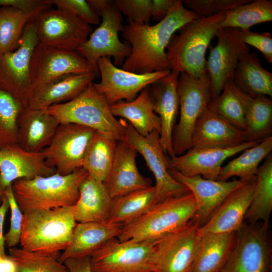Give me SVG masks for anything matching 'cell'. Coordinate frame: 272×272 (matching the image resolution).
<instances>
[{"mask_svg":"<svg viewBox=\"0 0 272 272\" xmlns=\"http://www.w3.org/2000/svg\"><path fill=\"white\" fill-rule=\"evenodd\" d=\"M196 206L192 193L168 196L139 218L123 225L117 239L136 241L156 240L187 224L195 216Z\"/></svg>","mask_w":272,"mask_h":272,"instance_id":"5b68a950","label":"cell"},{"mask_svg":"<svg viewBox=\"0 0 272 272\" xmlns=\"http://www.w3.org/2000/svg\"><path fill=\"white\" fill-rule=\"evenodd\" d=\"M179 75L171 72L169 75L161 78L149 87L153 110L160 119V144L164 153L170 158L175 156L172 146V132L179 112L177 91Z\"/></svg>","mask_w":272,"mask_h":272,"instance_id":"7402d4cb","label":"cell"},{"mask_svg":"<svg viewBox=\"0 0 272 272\" xmlns=\"http://www.w3.org/2000/svg\"><path fill=\"white\" fill-rule=\"evenodd\" d=\"M96 131L74 123L59 124L49 145L41 152L46 164L62 175L83 168Z\"/></svg>","mask_w":272,"mask_h":272,"instance_id":"7c38bea8","label":"cell"},{"mask_svg":"<svg viewBox=\"0 0 272 272\" xmlns=\"http://www.w3.org/2000/svg\"><path fill=\"white\" fill-rule=\"evenodd\" d=\"M255 184V180L247 182L231 192L208 221L199 227V234L228 233L239 230L244 224Z\"/></svg>","mask_w":272,"mask_h":272,"instance_id":"d4e9b609","label":"cell"},{"mask_svg":"<svg viewBox=\"0 0 272 272\" xmlns=\"http://www.w3.org/2000/svg\"><path fill=\"white\" fill-rule=\"evenodd\" d=\"M159 202L154 185L112 198L107 222L123 226L142 216Z\"/></svg>","mask_w":272,"mask_h":272,"instance_id":"836d02e7","label":"cell"},{"mask_svg":"<svg viewBox=\"0 0 272 272\" xmlns=\"http://www.w3.org/2000/svg\"><path fill=\"white\" fill-rule=\"evenodd\" d=\"M90 72L95 73L76 50L57 49L38 42L32 54L29 77L34 91L64 75Z\"/></svg>","mask_w":272,"mask_h":272,"instance_id":"e0dca14e","label":"cell"},{"mask_svg":"<svg viewBox=\"0 0 272 272\" xmlns=\"http://www.w3.org/2000/svg\"><path fill=\"white\" fill-rule=\"evenodd\" d=\"M267 228L261 223L245 224L236 233L234 246L220 272H270Z\"/></svg>","mask_w":272,"mask_h":272,"instance_id":"4fadbf2b","label":"cell"},{"mask_svg":"<svg viewBox=\"0 0 272 272\" xmlns=\"http://www.w3.org/2000/svg\"><path fill=\"white\" fill-rule=\"evenodd\" d=\"M0 272H17L16 264L9 255L0 254Z\"/></svg>","mask_w":272,"mask_h":272,"instance_id":"f5cc1de1","label":"cell"},{"mask_svg":"<svg viewBox=\"0 0 272 272\" xmlns=\"http://www.w3.org/2000/svg\"><path fill=\"white\" fill-rule=\"evenodd\" d=\"M240 35L245 44L256 48L268 63L272 62V37L269 32L257 33L240 29Z\"/></svg>","mask_w":272,"mask_h":272,"instance_id":"c3c4849f","label":"cell"},{"mask_svg":"<svg viewBox=\"0 0 272 272\" xmlns=\"http://www.w3.org/2000/svg\"><path fill=\"white\" fill-rule=\"evenodd\" d=\"M52 0H0V7L11 6L21 11L29 21H35L45 10L51 8Z\"/></svg>","mask_w":272,"mask_h":272,"instance_id":"7dc6e473","label":"cell"},{"mask_svg":"<svg viewBox=\"0 0 272 272\" xmlns=\"http://www.w3.org/2000/svg\"><path fill=\"white\" fill-rule=\"evenodd\" d=\"M149 87L143 89L131 101H121L110 105L113 115L129 121L140 134L147 136L153 131L160 133L161 123L153 108L150 96Z\"/></svg>","mask_w":272,"mask_h":272,"instance_id":"f546056e","label":"cell"},{"mask_svg":"<svg viewBox=\"0 0 272 272\" xmlns=\"http://www.w3.org/2000/svg\"><path fill=\"white\" fill-rule=\"evenodd\" d=\"M216 37L217 43L214 47L211 46L206 63V70L211 79L213 98L220 95L227 82L232 81L240 57L250 51L249 46L240 37L239 29L219 27Z\"/></svg>","mask_w":272,"mask_h":272,"instance_id":"ac0fdd59","label":"cell"},{"mask_svg":"<svg viewBox=\"0 0 272 272\" xmlns=\"http://www.w3.org/2000/svg\"><path fill=\"white\" fill-rule=\"evenodd\" d=\"M152 18L160 22L163 20L176 5L178 0H151Z\"/></svg>","mask_w":272,"mask_h":272,"instance_id":"681fc988","label":"cell"},{"mask_svg":"<svg viewBox=\"0 0 272 272\" xmlns=\"http://www.w3.org/2000/svg\"><path fill=\"white\" fill-rule=\"evenodd\" d=\"M256 52L248 51L240 58L232 81L236 86L252 97L272 96V73L264 69Z\"/></svg>","mask_w":272,"mask_h":272,"instance_id":"1f68e13d","label":"cell"},{"mask_svg":"<svg viewBox=\"0 0 272 272\" xmlns=\"http://www.w3.org/2000/svg\"><path fill=\"white\" fill-rule=\"evenodd\" d=\"M260 141H248L238 146L227 148H190L183 154L168 159L172 168L182 175H200L217 180L223 162L228 158L252 147Z\"/></svg>","mask_w":272,"mask_h":272,"instance_id":"d6986e66","label":"cell"},{"mask_svg":"<svg viewBox=\"0 0 272 272\" xmlns=\"http://www.w3.org/2000/svg\"><path fill=\"white\" fill-rule=\"evenodd\" d=\"M96 77L94 72L59 77L34 90L26 108L47 109L52 105L71 101L81 94Z\"/></svg>","mask_w":272,"mask_h":272,"instance_id":"83f0119b","label":"cell"},{"mask_svg":"<svg viewBox=\"0 0 272 272\" xmlns=\"http://www.w3.org/2000/svg\"><path fill=\"white\" fill-rule=\"evenodd\" d=\"M79 192V198L74 206L76 221L107 222L112 198L104 182L88 174Z\"/></svg>","mask_w":272,"mask_h":272,"instance_id":"f1b7e54d","label":"cell"},{"mask_svg":"<svg viewBox=\"0 0 272 272\" xmlns=\"http://www.w3.org/2000/svg\"><path fill=\"white\" fill-rule=\"evenodd\" d=\"M271 21V1L254 0L226 12L219 27L249 30L254 25Z\"/></svg>","mask_w":272,"mask_h":272,"instance_id":"74e56055","label":"cell"},{"mask_svg":"<svg viewBox=\"0 0 272 272\" xmlns=\"http://www.w3.org/2000/svg\"><path fill=\"white\" fill-rule=\"evenodd\" d=\"M123 141L143 156L153 173L159 202L168 196L189 190L170 174L171 166L161 147L159 132L153 131L147 136H143L126 122Z\"/></svg>","mask_w":272,"mask_h":272,"instance_id":"9a60e30c","label":"cell"},{"mask_svg":"<svg viewBox=\"0 0 272 272\" xmlns=\"http://www.w3.org/2000/svg\"><path fill=\"white\" fill-rule=\"evenodd\" d=\"M38 42L36 21H29L18 48L0 53V89L12 95L24 108L27 107L33 92L30 81V64Z\"/></svg>","mask_w":272,"mask_h":272,"instance_id":"30bf717a","label":"cell"},{"mask_svg":"<svg viewBox=\"0 0 272 272\" xmlns=\"http://www.w3.org/2000/svg\"><path fill=\"white\" fill-rule=\"evenodd\" d=\"M23 213L22 248L51 255L67 247L77 224L74 206Z\"/></svg>","mask_w":272,"mask_h":272,"instance_id":"277c9868","label":"cell"},{"mask_svg":"<svg viewBox=\"0 0 272 272\" xmlns=\"http://www.w3.org/2000/svg\"><path fill=\"white\" fill-rule=\"evenodd\" d=\"M177 91L180 117L172 132L175 156L181 155L191 148L196 122L213 98L211 79L207 72L198 78L184 73L179 74Z\"/></svg>","mask_w":272,"mask_h":272,"instance_id":"52a82bcc","label":"cell"},{"mask_svg":"<svg viewBox=\"0 0 272 272\" xmlns=\"http://www.w3.org/2000/svg\"><path fill=\"white\" fill-rule=\"evenodd\" d=\"M100 17L102 22L99 26L76 50L88 61L97 76H99L97 67L99 58L112 57L113 64L118 66L123 64L131 51L130 44L122 42L118 37V32L122 31L124 26L121 12L115 1L110 0Z\"/></svg>","mask_w":272,"mask_h":272,"instance_id":"9c48e42d","label":"cell"},{"mask_svg":"<svg viewBox=\"0 0 272 272\" xmlns=\"http://www.w3.org/2000/svg\"><path fill=\"white\" fill-rule=\"evenodd\" d=\"M272 211V156L269 154L258 168L251 201L244 220L261 223L268 228Z\"/></svg>","mask_w":272,"mask_h":272,"instance_id":"e575fe53","label":"cell"},{"mask_svg":"<svg viewBox=\"0 0 272 272\" xmlns=\"http://www.w3.org/2000/svg\"><path fill=\"white\" fill-rule=\"evenodd\" d=\"M11 209L10 227L4 236L5 243L10 248L14 247L20 243L22 231L24 213L20 210L14 197L12 184L5 190Z\"/></svg>","mask_w":272,"mask_h":272,"instance_id":"ee69618b","label":"cell"},{"mask_svg":"<svg viewBox=\"0 0 272 272\" xmlns=\"http://www.w3.org/2000/svg\"><path fill=\"white\" fill-rule=\"evenodd\" d=\"M246 142L245 130L207 108L196 122L192 134L191 148L227 149Z\"/></svg>","mask_w":272,"mask_h":272,"instance_id":"cb8c5ba5","label":"cell"},{"mask_svg":"<svg viewBox=\"0 0 272 272\" xmlns=\"http://www.w3.org/2000/svg\"><path fill=\"white\" fill-rule=\"evenodd\" d=\"M194 218L184 226L156 240L154 272H191L201 235Z\"/></svg>","mask_w":272,"mask_h":272,"instance_id":"8fae6325","label":"cell"},{"mask_svg":"<svg viewBox=\"0 0 272 272\" xmlns=\"http://www.w3.org/2000/svg\"><path fill=\"white\" fill-rule=\"evenodd\" d=\"M28 18L11 6L0 7V53L16 50L20 44Z\"/></svg>","mask_w":272,"mask_h":272,"instance_id":"ab89813d","label":"cell"},{"mask_svg":"<svg viewBox=\"0 0 272 272\" xmlns=\"http://www.w3.org/2000/svg\"><path fill=\"white\" fill-rule=\"evenodd\" d=\"M9 251L17 272H69L65 265L58 261L59 253L45 255L15 247L9 248Z\"/></svg>","mask_w":272,"mask_h":272,"instance_id":"60d3db41","label":"cell"},{"mask_svg":"<svg viewBox=\"0 0 272 272\" xmlns=\"http://www.w3.org/2000/svg\"><path fill=\"white\" fill-rule=\"evenodd\" d=\"M122 225L107 222H88L77 223L71 240L60 254L58 261L63 263L69 258H81L91 255L108 241L117 238Z\"/></svg>","mask_w":272,"mask_h":272,"instance_id":"4316f807","label":"cell"},{"mask_svg":"<svg viewBox=\"0 0 272 272\" xmlns=\"http://www.w3.org/2000/svg\"><path fill=\"white\" fill-rule=\"evenodd\" d=\"M55 172L46 164L41 152L27 151L18 144L0 149V178L5 190L17 179L48 176Z\"/></svg>","mask_w":272,"mask_h":272,"instance_id":"603a6c76","label":"cell"},{"mask_svg":"<svg viewBox=\"0 0 272 272\" xmlns=\"http://www.w3.org/2000/svg\"><path fill=\"white\" fill-rule=\"evenodd\" d=\"M59 125L46 109L23 108L18 117V144L25 150L41 152L50 144Z\"/></svg>","mask_w":272,"mask_h":272,"instance_id":"484cf974","label":"cell"},{"mask_svg":"<svg viewBox=\"0 0 272 272\" xmlns=\"http://www.w3.org/2000/svg\"><path fill=\"white\" fill-rule=\"evenodd\" d=\"M5 197V189H4V188L3 187L1 184V178H0V205H1Z\"/></svg>","mask_w":272,"mask_h":272,"instance_id":"11a10c76","label":"cell"},{"mask_svg":"<svg viewBox=\"0 0 272 272\" xmlns=\"http://www.w3.org/2000/svg\"><path fill=\"white\" fill-rule=\"evenodd\" d=\"M199 18L178 0L167 16L155 25L127 21L121 32L131 51L121 69L137 74L171 70L166 53L171 37L183 25Z\"/></svg>","mask_w":272,"mask_h":272,"instance_id":"6da1fadb","label":"cell"},{"mask_svg":"<svg viewBox=\"0 0 272 272\" xmlns=\"http://www.w3.org/2000/svg\"><path fill=\"white\" fill-rule=\"evenodd\" d=\"M118 141L96 131L85 156L83 168L93 178L104 182L111 168Z\"/></svg>","mask_w":272,"mask_h":272,"instance_id":"8d00e7d4","label":"cell"},{"mask_svg":"<svg viewBox=\"0 0 272 272\" xmlns=\"http://www.w3.org/2000/svg\"><path fill=\"white\" fill-rule=\"evenodd\" d=\"M36 23L39 42L65 50H76L93 31L91 25L58 9L45 10Z\"/></svg>","mask_w":272,"mask_h":272,"instance_id":"2e32d148","label":"cell"},{"mask_svg":"<svg viewBox=\"0 0 272 272\" xmlns=\"http://www.w3.org/2000/svg\"><path fill=\"white\" fill-rule=\"evenodd\" d=\"M88 174L81 168L66 175L55 172L48 176L17 179L12 183L13 194L23 213L74 206L79 198L80 186Z\"/></svg>","mask_w":272,"mask_h":272,"instance_id":"7a4b0ae2","label":"cell"},{"mask_svg":"<svg viewBox=\"0 0 272 272\" xmlns=\"http://www.w3.org/2000/svg\"><path fill=\"white\" fill-rule=\"evenodd\" d=\"M236 233L201 234L191 272H220L230 255Z\"/></svg>","mask_w":272,"mask_h":272,"instance_id":"4dcf8cb0","label":"cell"},{"mask_svg":"<svg viewBox=\"0 0 272 272\" xmlns=\"http://www.w3.org/2000/svg\"><path fill=\"white\" fill-rule=\"evenodd\" d=\"M57 9L67 12L91 25H98L100 17L94 12L85 0H52Z\"/></svg>","mask_w":272,"mask_h":272,"instance_id":"bcb514c9","label":"cell"},{"mask_svg":"<svg viewBox=\"0 0 272 272\" xmlns=\"http://www.w3.org/2000/svg\"><path fill=\"white\" fill-rule=\"evenodd\" d=\"M10 208L9 201L5 196L0 205V254L6 255L5 251V241L3 235V225L5 216Z\"/></svg>","mask_w":272,"mask_h":272,"instance_id":"816d5d0a","label":"cell"},{"mask_svg":"<svg viewBox=\"0 0 272 272\" xmlns=\"http://www.w3.org/2000/svg\"><path fill=\"white\" fill-rule=\"evenodd\" d=\"M63 264L69 272H92L90 267V256L81 258H69Z\"/></svg>","mask_w":272,"mask_h":272,"instance_id":"f907efd6","label":"cell"},{"mask_svg":"<svg viewBox=\"0 0 272 272\" xmlns=\"http://www.w3.org/2000/svg\"><path fill=\"white\" fill-rule=\"evenodd\" d=\"M208 109L221 117L236 127L246 130L243 105L233 81L225 84L220 95L209 102Z\"/></svg>","mask_w":272,"mask_h":272,"instance_id":"f35d334b","label":"cell"},{"mask_svg":"<svg viewBox=\"0 0 272 272\" xmlns=\"http://www.w3.org/2000/svg\"><path fill=\"white\" fill-rule=\"evenodd\" d=\"M156 240L136 241L112 239L91 255V271L154 272Z\"/></svg>","mask_w":272,"mask_h":272,"instance_id":"ba28073f","label":"cell"},{"mask_svg":"<svg viewBox=\"0 0 272 272\" xmlns=\"http://www.w3.org/2000/svg\"><path fill=\"white\" fill-rule=\"evenodd\" d=\"M115 4L127 21L139 25H149L152 18L151 0H116Z\"/></svg>","mask_w":272,"mask_h":272,"instance_id":"f6af8a7d","label":"cell"},{"mask_svg":"<svg viewBox=\"0 0 272 272\" xmlns=\"http://www.w3.org/2000/svg\"><path fill=\"white\" fill-rule=\"evenodd\" d=\"M110 0H87L90 7L100 17L101 14Z\"/></svg>","mask_w":272,"mask_h":272,"instance_id":"db71d44e","label":"cell"},{"mask_svg":"<svg viewBox=\"0 0 272 272\" xmlns=\"http://www.w3.org/2000/svg\"><path fill=\"white\" fill-rule=\"evenodd\" d=\"M272 150V137L264 138L252 147L243 151L242 154L222 167L217 180L227 181L232 177L250 182L256 179L260 163Z\"/></svg>","mask_w":272,"mask_h":272,"instance_id":"d590c367","label":"cell"},{"mask_svg":"<svg viewBox=\"0 0 272 272\" xmlns=\"http://www.w3.org/2000/svg\"><path fill=\"white\" fill-rule=\"evenodd\" d=\"M243 105L248 141H261L272 130V100L260 96L252 97L237 87Z\"/></svg>","mask_w":272,"mask_h":272,"instance_id":"d6a6232c","label":"cell"},{"mask_svg":"<svg viewBox=\"0 0 272 272\" xmlns=\"http://www.w3.org/2000/svg\"><path fill=\"white\" fill-rule=\"evenodd\" d=\"M101 81L93 83L97 92L110 105L125 99L131 101L145 88L169 75L171 71L137 74L119 69L109 57H102L97 61Z\"/></svg>","mask_w":272,"mask_h":272,"instance_id":"5bb4252c","label":"cell"},{"mask_svg":"<svg viewBox=\"0 0 272 272\" xmlns=\"http://www.w3.org/2000/svg\"><path fill=\"white\" fill-rule=\"evenodd\" d=\"M225 13L190 21L178 30L177 34L172 36L166 48L171 72L186 73L194 78L206 73V53Z\"/></svg>","mask_w":272,"mask_h":272,"instance_id":"3957f363","label":"cell"},{"mask_svg":"<svg viewBox=\"0 0 272 272\" xmlns=\"http://www.w3.org/2000/svg\"><path fill=\"white\" fill-rule=\"evenodd\" d=\"M47 111L59 124L74 123L105 134L117 141L124 139L126 121L117 120L111 112L110 105L90 83L74 99L52 105Z\"/></svg>","mask_w":272,"mask_h":272,"instance_id":"8992f818","label":"cell"},{"mask_svg":"<svg viewBox=\"0 0 272 272\" xmlns=\"http://www.w3.org/2000/svg\"><path fill=\"white\" fill-rule=\"evenodd\" d=\"M169 172L176 181L187 187L193 195L196 206L194 219L200 227L208 221L231 192L247 182L240 179L229 181L213 180L200 175L187 177L171 167Z\"/></svg>","mask_w":272,"mask_h":272,"instance_id":"ffe728a7","label":"cell"},{"mask_svg":"<svg viewBox=\"0 0 272 272\" xmlns=\"http://www.w3.org/2000/svg\"><path fill=\"white\" fill-rule=\"evenodd\" d=\"M251 0H184L185 7L194 12L199 18L211 17L225 13Z\"/></svg>","mask_w":272,"mask_h":272,"instance_id":"7bdbcfd3","label":"cell"},{"mask_svg":"<svg viewBox=\"0 0 272 272\" xmlns=\"http://www.w3.org/2000/svg\"><path fill=\"white\" fill-rule=\"evenodd\" d=\"M23 108L12 95L0 89V149L18 144V120Z\"/></svg>","mask_w":272,"mask_h":272,"instance_id":"b9f144b4","label":"cell"},{"mask_svg":"<svg viewBox=\"0 0 272 272\" xmlns=\"http://www.w3.org/2000/svg\"><path fill=\"white\" fill-rule=\"evenodd\" d=\"M137 153L125 141L117 142L111 168L103 182L112 198L152 186L151 179L138 170Z\"/></svg>","mask_w":272,"mask_h":272,"instance_id":"44dd1931","label":"cell"}]
</instances>
